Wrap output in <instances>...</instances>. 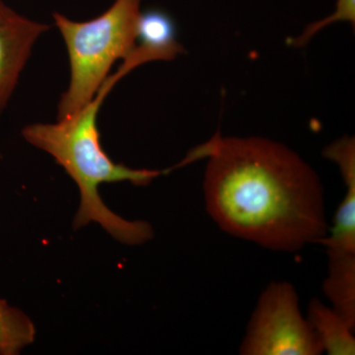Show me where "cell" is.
<instances>
[{
    "mask_svg": "<svg viewBox=\"0 0 355 355\" xmlns=\"http://www.w3.org/2000/svg\"><path fill=\"white\" fill-rule=\"evenodd\" d=\"M187 159H207L205 205L224 232L286 253L328 234L321 180L284 144L218 132Z\"/></svg>",
    "mask_w": 355,
    "mask_h": 355,
    "instance_id": "6da1fadb",
    "label": "cell"
},
{
    "mask_svg": "<svg viewBox=\"0 0 355 355\" xmlns=\"http://www.w3.org/2000/svg\"><path fill=\"white\" fill-rule=\"evenodd\" d=\"M132 69L123 62L118 71L109 76L95 97L73 116L57 123H33L23 128L22 135L33 146L50 154L74 182L80 193V205L73 228L96 222L116 241L140 245L153 238V229L146 221H130L114 214L99 195L104 183L130 182L133 186H147L166 171L132 169L114 163L102 148L97 119L107 95L118 81Z\"/></svg>",
    "mask_w": 355,
    "mask_h": 355,
    "instance_id": "7a4b0ae2",
    "label": "cell"
},
{
    "mask_svg": "<svg viewBox=\"0 0 355 355\" xmlns=\"http://www.w3.org/2000/svg\"><path fill=\"white\" fill-rule=\"evenodd\" d=\"M141 3L142 0H114L104 13L86 22L53 13L70 64V83L58 103V120L85 107L108 78L112 65L135 50Z\"/></svg>",
    "mask_w": 355,
    "mask_h": 355,
    "instance_id": "3957f363",
    "label": "cell"
},
{
    "mask_svg": "<svg viewBox=\"0 0 355 355\" xmlns=\"http://www.w3.org/2000/svg\"><path fill=\"white\" fill-rule=\"evenodd\" d=\"M324 350L299 308L297 292L273 282L261 294L240 347L242 355H319Z\"/></svg>",
    "mask_w": 355,
    "mask_h": 355,
    "instance_id": "277c9868",
    "label": "cell"
},
{
    "mask_svg": "<svg viewBox=\"0 0 355 355\" xmlns=\"http://www.w3.org/2000/svg\"><path fill=\"white\" fill-rule=\"evenodd\" d=\"M49 29V25L28 19L4 3L0 7V116L15 90L33 46Z\"/></svg>",
    "mask_w": 355,
    "mask_h": 355,
    "instance_id": "5b68a950",
    "label": "cell"
},
{
    "mask_svg": "<svg viewBox=\"0 0 355 355\" xmlns=\"http://www.w3.org/2000/svg\"><path fill=\"white\" fill-rule=\"evenodd\" d=\"M329 256L328 277L324 292L338 312L355 329V253L327 251Z\"/></svg>",
    "mask_w": 355,
    "mask_h": 355,
    "instance_id": "8992f818",
    "label": "cell"
},
{
    "mask_svg": "<svg viewBox=\"0 0 355 355\" xmlns=\"http://www.w3.org/2000/svg\"><path fill=\"white\" fill-rule=\"evenodd\" d=\"M307 320L324 352L329 355H354V329L338 312L319 299L310 301Z\"/></svg>",
    "mask_w": 355,
    "mask_h": 355,
    "instance_id": "52a82bcc",
    "label": "cell"
},
{
    "mask_svg": "<svg viewBox=\"0 0 355 355\" xmlns=\"http://www.w3.org/2000/svg\"><path fill=\"white\" fill-rule=\"evenodd\" d=\"M137 44L157 51L163 60H171L183 53L177 40L176 26L164 11L151 9L140 13L137 26Z\"/></svg>",
    "mask_w": 355,
    "mask_h": 355,
    "instance_id": "ba28073f",
    "label": "cell"
},
{
    "mask_svg": "<svg viewBox=\"0 0 355 355\" xmlns=\"http://www.w3.org/2000/svg\"><path fill=\"white\" fill-rule=\"evenodd\" d=\"M347 193L336 210L330 235L318 241L327 251L355 253V177L345 178Z\"/></svg>",
    "mask_w": 355,
    "mask_h": 355,
    "instance_id": "9c48e42d",
    "label": "cell"
},
{
    "mask_svg": "<svg viewBox=\"0 0 355 355\" xmlns=\"http://www.w3.org/2000/svg\"><path fill=\"white\" fill-rule=\"evenodd\" d=\"M36 329L22 311L0 299V355L19 354L34 343Z\"/></svg>",
    "mask_w": 355,
    "mask_h": 355,
    "instance_id": "30bf717a",
    "label": "cell"
},
{
    "mask_svg": "<svg viewBox=\"0 0 355 355\" xmlns=\"http://www.w3.org/2000/svg\"><path fill=\"white\" fill-rule=\"evenodd\" d=\"M338 22H347L354 26L355 24V0H336L335 10L328 17L311 23L305 28L304 31L301 33L296 38L291 40L289 44L292 46H304L309 43L310 40L322 31L324 28Z\"/></svg>",
    "mask_w": 355,
    "mask_h": 355,
    "instance_id": "8fae6325",
    "label": "cell"
},
{
    "mask_svg": "<svg viewBox=\"0 0 355 355\" xmlns=\"http://www.w3.org/2000/svg\"><path fill=\"white\" fill-rule=\"evenodd\" d=\"M2 6H3V2H2L1 0H0V7H1Z\"/></svg>",
    "mask_w": 355,
    "mask_h": 355,
    "instance_id": "7c38bea8",
    "label": "cell"
}]
</instances>
